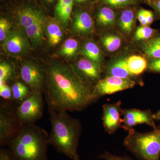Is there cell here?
<instances>
[{
    "label": "cell",
    "mask_w": 160,
    "mask_h": 160,
    "mask_svg": "<svg viewBox=\"0 0 160 160\" xmlns=\"http://www.w3.org/2000/svg\"><path fill=\"white\" fill-rule=\"evenodd\" d=\"M17 105L12 102L1 100L0 146H8L16 137L24 125L18 117Z\"/></svg>",
    "instance_id": "5"
},
{
    "label": "cell",
    "mask_w": 160,
    "mask_h": 160,
    "mask_svg": "<svg viewBox=\"0 0 160 160\" xmlns=\"http://www.w3.org/2000/svg\"><path fill=\"white\" fill-rule=\"evenodd\" d=\"M102 40L103 46L106 50L110 52L117 51L122 44V41L119 37L110 33L105 35Z\"/></svg>",
    "instance_id": "23"
},
{
    "label": "cell",
    "mask_w": 160,
    "mask_h": 160,
    "mask_svg": "<svg viewBox=\"0 0 160 160\" xmlns=\"http://www.w3.org/2000/svg\"><path fill=\"white\" fill-rule=\"evenodd\" d=\"M78 46V45L76 40L73 39H69L66 40L63 44L60 53L66 56H72L77 50Z\"/></svg>",
    "instance_id": "26"
},
{
    "label": "cell",
    "mask_w": 160,
    "mask_h": 160,
    "mask_svg": "<svg viewBox=\"0 0 160 160\" xmlns=\"http://www.w3.org/2000/svg\"><path fill=\"white\" fill-rule=\"evenodd\" d=\"M76 2H77L78 3H82L85 2L86 0H75Z\"/></svg>",
    "instance_id": "40"
},
{
    "label": "cell",
    "mask_w": 160,
    "mask_h": 160,
    "mask_svg": "<svg viewBox=\"0 0 160 160\" xmlns=\"http://www.w3.org/2000/svg\"><path fill=\"white\" fill-rule=\"evenodd\" d=\"M126 60L129 72L133 76L142 74L148 67L146 59L140 56H131Z\"/></svg>",
    "instance_id": "18"
},
{
    "label": "cell",
    "mask_w": 160,
    "mask_h": 160,
    "mask_svg": "<svg viewBox=\"0 0 160 160\" xmlns=\"http://www.w3.org/2000/svg\"><path fill=\"white\" fill-rule=\"evenodd\" d=\"M43 27L51 46H56L60 43L63 37V32L57 21L52 19L44 20Z\"/></svg>",
    "instance_id": "14"
},
{
    "label": "cell",
    "mask_w": 160,
    "mask_h": 160,
    "mask_svg": "<svg viewBox=\"0 0 160 160\" xmlns=\"http://www.w3.org/2000/svg\"><path fill=\"white\" fill-rule=\"evenodd\" d=\"M82 53L89 60L100 65L102 62V55L100 49L95 43L88 42L85 44Z\"/></svg>",
    "instance_id": "22"
},
{
    "label": "cell",
    "mask_w": 160,
    "mask_h": 160,
    "mask_svg": "<svg viewBox=\"0 0 160 160\" xmlns=\"http://www.w3.org/2000/svg\"><path fill=\"white\" fill-rule=\"evenodd\" d=\"M154 42H156L159 44H160V36H159L157 37L154 38L153 39H152Z\"/></svg>",
    "instance_id": "39"
},
{
    "label": "cell",
    "mask_w": 160,
    "mask_h": 160,
    "mask_svg": "<svg viewBox=\"0 0 160 160\" xmlns=\"http://www.w3.org/2000/svg\"><path fill=\"white\" fill-rule=\"evenodd\" d=\"M44 70L43 92L49 110L80 111L93 103L92 89L80 78L72 66L52 62Z\"/></svg>",
    "instance_id": "1"
},
{
    "label": "cell",
    "mask_w": 160,
    "mask_h": 160,
    "mask_svg": "<svg viewBox=\"0 0 160 160\" xmlns=\"http://www.w3.org/2000/svg\"><path fill=\"white\" fill-rule=\"evenodd\" d=\"M73 28L77 32L82 34L90 33L93 29V24L90 16L86 12L78 13L75 18Z\"/></svg>",
    "instance_id": "15"
},
{
    "label": "cell",
    "mask_w": 160,
    "mask_h": 160,
    "mask_svg": "<svg viewBox=\"0 0 160 160\" xmlns=\"http://www.w3.org/2000/svg\"><path fill=\"white\" fill-rule=\"evenodd\" d=\"M0 96L2 100L12 102V91L11 86L7 83H0Z\"/></svg>",
    "instance_id": "29"
},
{
    "label": "cell",
    "mask_w": 160,
    "mask_h": 160,
    "mask_svg": "<svg viewBox=\"0 0 160 160\" xmlns=\"http://www.w3.org/2000/svg\"><path fill=\"white\" fill-rule=\"evenodd\" d=\"M148 68L150 71L160 73V58H152L148 64Z\"/></svg>",
    "instance_id": "33"
},
{
    "label": "cell",
    "mask_w": 160,
    "mask_h": 160,
    "mask_svg": "<svg viewBox=\"0 0 160 160\" xmlns=\"http://www.w3.org/2000/svg\"><path fill=\"white\" fill-rule=\"evenodd\" d=\"M155 6L159 13L160 14V0H157L155 3Z\"/></svg>",
    "instance_id": "38"
},
{
    "label": "cell",
    "mask_w": 160,
    "mask_h": 160,
    "mask_svg": "<svg viewBox=\"0 0 160 160\" xmlns=\"http://www.w3.org/2000/svg\"><path fill=\"white\" fill-rule=\"evenodd\" d=\"M47 132L33 124L22 129L7 146L18 160H48Z\"/></svg>",
    "instance_id": "3"
},
{
    "label": "cell",
    "mask_w": 160,
    "mask_h": 160,
    "mask_svg": "<svg viewBox=\"0 0 160 160\" xmlns=\"http://www.w3.org/2000/svg\"><path fill=\"white\" fill-rule=\"evenodd\" d=\"M44 107L42 93L32 92L17 106L20 121L23 125L35 124L42 117Z\"/></svg>",
    "instance_id": "6"
},
{
    "label": "cell",
    "mask_w": 160,
    "mask_h": 160,
    "mask_svg": "<svg viewBox=\"0 0 160 160\" xmlns=\"http://www.w3.org/2000/svg\"><path fill=\"white\" fill-rule=\"evenodd\" d=\"M97 1H99V0H97Z\"/></svg>",
    "instance_id": "42"
},
{
    "label": "cell",
    "mask_w": 160,
    "mask_h": 160,
    "mask_svg": "<svg viewBox=\"0 0 160 160\" xmlns=\"http://www.w3.org/2000/svg\"><path fill=\"white\" fill-rule=\"evenodd\" d=\"M14 70L12 66L6 62L0 64V83H7V81L13 77Z\"/></svg>",
    "instance_id": "25"
},
{
    "label": "cell",
    "mask_w": 160,
    "mask_h": 160,
    "mask_svg": "<svg viewBox=\"0 0 160 160\" xmlns=\"http://www.w3.org/2000/svg\"><path fill=\"white\" fill-rule=\"evenodd\" d=\"M3 47L6 53L14 56H20L28 51L30 44L22 32L14 30L9 32L4 41Z\"/></svg>",
    "instance_id": "12"
},
{
    "label": "cell",
    "mask_w": 160,
    "mask_h": 160,
    "mask_svg": "<svg viewBox=\"0 0 160 160\" xmlns=\"http://www.w3.org/2000/svg\"><path fill=\"white\" fill-rule=\"evenodd\" d=\"M115 20L114 11L109 7H103L100 10L97 16L99 25L104 27L113 26Z\"/></svg>",
    "instance_id": "21"
},
{
    "label": "cell",
    "mask_w": 160,
    "mask_h": 160,
    "mask_svg": "<svg viewBox=\"0 0 160 160\" xmlns=\"http://www.w3.org/2000/svg\"><path fill=\"white\" fill-rule=\"evenodd\" d=\"M12 102L18 106L32 92L31 89L22 81H16L11 86Z\"/></svg>",
    "instance_id": "17"
},
{
    "label": "cell",
    "mask_w": 160,
    "mask_h": 160,
    "mask_svg": "<svg viewBox=\"0 0 160 160\" xmlns=\"http://www.w3.org/2000/svg\"><path fill=\"white\" fill-rule=\"evenodd\" d=\"M121 105L122 102L119 100L117 102L105 104L102 106L103 126L109 134L114 133L122 125L123 119L121 117Z\"/></svg>",
    "instance_id": "10"
},
{
    "label": "cell",
    "mask_w": 160,
    "mask_h": 160,
    "mask_svg": "<svg viewBox=\"0 0 160 160\" xmlns=\"http://www.w3.org/2000/svg\"><path fill=\"white\" fill-rule=\"evenodd\" d=\"M73 0H59L56 8L57 15L59 18L63 12L69 6H73Z\"/></svg>",
    "instance_id": "30"
},
{
    "label": "cell",
    "mask_w": 160,
    "mask_h": 160,
    "mask_svg": "<svg viewBox=\"0 0 160 160\" xmlns=\"http://www.w3.org/2000/svg\"><path fill=\"white\" fill-rule=\"evenodd\" d=\"M104 2L109 6L118 7L131 4L132 0H104Z\"/></svg>",
    "instance_id": "32"
},
{
    "label": "cell",
    "mask_w": 160,
    "mask_h": 160,
    "mask_svg": "<svg viewBox=\"0 0 160 160\" xmlns=\"http://www.w3.org/2000/svg\"><path fill=\"white\" fill-rule=\"evenodd\" d=\"M98 158L104 160H133L128 156L121 157L114 155L109 151L105 152L102 154L99 155Z\"/></svg>",
    "instance_id": "31"
},
{
    "label": "cell",
    "mask_w": 160,
    "mask_h": 160,
    "mask_svg": "<svg viewBox=\"0 0 160 160\" xmlns=\"http://www.w3.org/2000/svg\"><path fill=\"white\" fill-rule=\"evenodd\" d=\"M0 160H18L9 149H0Z\"/></svg>",
    "instance_id": "34"
},
{
    "label": "cell",
    "mask_w": 160,
    "mask_h": 160,
    "mask_svg": "<svg viewBox=\"0 0 160 160\" xmlns=\"http://www.w3.org/2000/svg\"><path fill=\"white\" fill-rule=\"evenodd\" d=\"M107 74L109 76L134 80L132 78L133 76L129 72L126 59L119 60L112 64L107 69Z\"/></svg>",
    "instance_id": "16"
},
{
    "label": "cell",
    "mask_w": 160,
    "mask_h": 160,
    "mask_svg": "<svg viewBox=\"0 0 160 160\" xmlns=\"http://www.w3.org/2000/svg\"><path fill=\"white\" fill-rule=\"evenodd\" d=\"M123 144L140 160H160V125L150 132L128 129Z\"/></svg>",
    "instance_id": "4"
},
{
    "label": "cell",
    "mask_w": 160,
    "mask_h": 160,
    "mask_svg": "<svg viewBox=\"0 0 160 160\" xmlns=\"http://www.w3.org/2000/svg\"><path fill=\"white\" fill-rule=\"evenodd\" d=\"M11 24L6 19L1 18L0 19V41L4 42L9 33Z\"/></svg>",
    "instance_id": "28"
},
{
    "label": "cell",
    "mask_w": 160,
    "mask_h": 160,
    "mask_svg": "<svg viewBox=\"0 0 160 160\" xmlns=\"http://www.w3.org/2000/svg\"><path fill=\"white\" fill-rule=\"evenodd\" d=\"M73 68L80 78L92 89L91 84L95 85L101 79L100 65L89 59H81Z\"/></svg>",
    "instance_id": "11"
},
{
    "label": "cell",
    "mask_w": 160,
    "mask_h": 160,
    "mask_svg": "<svg viewBox=\"0 0 160 160\" xmlns=\"http://www.w3.org/2000/svg\"><path fill=\"white\" fill-rule=\"evenodd\" d=\"M20 77L32 92H44L45 84L44 70L37 64L30 62L22 64L20 68Z\"/></svg>",
    "instance_id": "8"
},
{
    "label": "cell",
    "mask_w": 160,
    "mask_h": 160,
    "mask_svg": "<svg viewBox=\"0 0 160 160\" xmlns=\"http://www.w3.org/2000/svg\"><path fill=\"white\" fill-rule=\"evenodd\" d=\"M134 14L130 9H126L122 12L119 21L120 29L124 33L129 34L133 29Z\"/></svg>",
    "instance_id": "20"
},
{
    "label": "cell",
    "mask_w": 160,
    "mask_h": 160,
    "mask_svg": "<svg viewBox=\"0 0 160 160\" xmlns=\"http://www.w3.org/2000/svg\"><path fill=\"white\" fill-rule=\"evenodd\" d=\"M47 2H52L54 0H46Z\"/></svg>",
    "instance_id": "41"
},
{
    "label": "cell",
    "mask_w": 160,
    "mask_h": 160,
    "mask_svg": "<svg viewBox=\"0 0 160 160\" xmlns=\"http://www.w3.org/2000/svg\"><path fill=\"white\" fill-rule=\"evenodd\" d=\"M156 30L148 26H142L138 27L135 32L136 39L138 41L149 39L154 35Z\"/></svg>",
    "instance_id": "27"
},
{
    "label": "cell",
    "mask_w": 160,
    "mask_h": 160,
    "mask_svg": "<svg viewBox=\"0 0 160 160\" xmlns=\"http://www.w3.org/2000/svg\"><path fill=\"white\" fill-rule=\"evenodd\" d=\"M138 19L142 26H147L146 20V10L141 9L138 12Z\"/></svg>",
    "instance_id": "35"
},
{
    "label": "cell",
    "mask_w": 160,
    "mask_h": 160,
    "mask_svg": "<svg viewBox=\"0 0 160 160\" xmlns=\"http://www.w3.org/2000/svg\"><path fill=\"white\" fill-rule=\"evenodd\" d=\"M44 22L36 23L25 29L26 36L33 46H40L42 43Z\"/></svg>",
    "instance_id": "19"
},
{
    "label": "cell",
    "mask_w": 160,
    "mask_h": 160,
    "mask_svg": "<svg viewBox=\"0 0 160 160\" xmlns=\"http://www.w3.org/2000/svg\"><path fill=\"white\" fill-rule=\"evenodd\" d=\"M135 84V81L130 79L107 76L101 79L93 87L92 93L93 102L103 96L131 89L134 87Z\"/></svg>",
    "instance_id": "7"
},
{
    "label": "cell",
    "mask_w": 160,
    "mask_h": 160,
    "mask_svg": "<svg viewBox=\"0 0 160 160\" xmlns=\"http://www.w3.org/2000/svg\"><path fill=\"white\" fill-rule=\"evenodd\" d=\"M51 129L48 143L58 152L72 160H80L78 146L82 124L64 110H49Z\"/></svg>",
    "instance_id": "2"
},
{
    "label": "cell",
    "mask_w": 160,
    "mask_h": 160,
    "mask_svg": "<svg viewBox=\"0 0 160 160\" xmlns=\"http://www.w3.org/2000/svg\"><path fill=\"white\" fill-rule=\"evenodd\" d=\"M154 17L152 12L146 10V20L147 26L150 25L153 22Z\"/></svg>",
    "instance_id": "36"
},
{
    "label": "cell",
    "mask_w": 160,
    "mask_h": 160,
    "mask_svg": "<svg viewBox=\"0 0 160 160\" xmlns=\"http://www.w3.org/2000/svg\"><path fill=\"white\" fill-rule=\"evenodd\" d=\"M18 17L20 26L24 29L36 23L43 22L45 20L41 11L29 7L21 10Z\"/></svg>",
    "instance_id": "13"
},
{
    "label": "cell",
    "mask_w": 160,
    "mask_h": 160,
    "mask_svg": "<svg viewBox=\"0 0 160 160\" xmlns=\"http://www.w3.org/2000/svg\"><path fill=\"white\" fill-rule=\"evenodd\" d=\"M152 117L155 121H160V110L152 114Z\"/></svg>",
    "instance_id": "37"
},
{
    "label": "cell",
    "mask_w": 160,
    "mask_h": 160,
    "mask_svg": "<svg viewBox=\"0 0 160 160\" xmlns=\"http://www.w3.org/2000/svg\"><path fill=\"white\" fill-rule=\"evenodd\" d=\"M123 123L122 128L128 130L138 125L145 124L151 126L153 129L158 126L156 125L151 110H140L136 109H122Z\"/></svg>",
    "instance_id": "9"
},
{
    "label": "cell",
    "mask_w": 160,
    "mask_h": 160,
    "mask_svg": "<svg viewBox=\"0 0 160 160\" xmlns=\"http://www.w3.org/2000/svg\"><path fill=\"white\" fill-rule=\"evenodd\" d=\"M145 53L152 58H160V44L151 39L144 46Z\"/></svg>",
    "instance_id": "24"
}]
</instances>
